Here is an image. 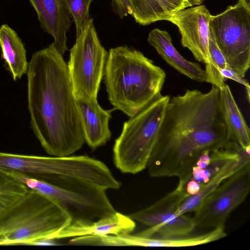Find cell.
Segmentation results:
<instances>
[{"label":"cell","mask_w":250,"mask_h":250,"mask_svg":"<svg viewBox=\"0 0 250 250\" xmlns=\"http://www.w3.org/2000/svg\"></svg>","instance_id":"cell-29"},{"label":"cell","mask_w":250,"mask_h":250,"mask_svg":"<svg viewBox=\"0 0 250 250\" xmlns=\"http://www.w3.org/2000/svg\"><path fill=\"white\" fill-rule=\"evenodd\" d=\"M222 76L226 80L229 79L234 81L245 86V88H250L248 81L244 77L240 76L237 73L232 69H222L221 70Z\"/></svg>","instance_id":"cell-26"},{"label":"cell","mask_w":250,"mask_h":250,"mask_svg":"<svg viewBox=\"0 0 250 250\" xmlns=\"http://www.w3.org/2000/svg\"><path fill=\"white\" fill-rule=\"evenodd\" d=\"M84 135L85 142L95 149L105 145L111 138L109 121L112 110L104 109L97 101L76 99Z\"/></svg>","instance_id":"cell-15"},{"label":"cell","mask_w":250,"mask_h":250,"mask_svg":"<svg viewBox=\"0 0 250 250\" xmlns=\"http://www.w3.org/2000/svg\"><path fill=\"white\" fill-rule=\"evenodd\" d=\"M147 42L170 66L180 73L197 82L208 83L205 70L199 63L186 60L180 54L167 31L153 29L149 33Z\"/></svg>","instance_id":"cell-16"},{"label":"cell","mask_w":250,"mask_h":250,"mask_svg":"<svg viewBox=\"0 0 250 250\" xmlns=\"http://www.w3.org/2000/svg\"><path fill=\"white\" fill-rule=\"evenodd\" d=\"M27 106L30 127L53 156H70L84 142L83 127L67 65L51 43L28 62Z\"/></svg>","instance_id":"cell-2"},{"label":"cell","mask_w":250,"mask_h":250,"mask_svg":"<svg viewBox=\"0 0 250 250\" xmlns=\"http://www.w3.org/2000/svg\"><path fill=\"white\" fill-rule=\"evenodd\" d=\"M250 189V163L220 184L194 211L195 225L202 228H225L230 213L241 204Z\"/></svg>","instance_id":"cell-9"},{"label":"cell","mask_w":250,"mask_h":250,"mask_svg":"<svg viewBox=\"0 0 250 250\" xmlns=\"http://www.w3.org/2000/svg\"><path fill=\"white\" fill-rule=\"evenodd\" d=\"M94 0H63L65 7L76 27V37H78L88 24L91 17L89 7Z\"/></svg>","instance_id":"cell-23"},{"label":"cell","mask_w":250,"mask_h":250,"mask_svg":"<svg viewBox=\"0 0 250 250\" xmlns=\"http://www.w3.org/2000/svg\"><path fill=\"white\" fill-rule=\"evenodd\" d=\"M170 14L193 6L188 0H162Z\"/></svg>","instance_id":"cell-25"},{"label":"cell","mask_w":250,"mask_h":250,"mask_svg":"<svg viewBox=\"0 0 250 250\" xmlns=\"http://www.w3.org/2000/svg\"><path fill=\"white\" fill-rule=\"evenodd\" d=\"M246 148L233 141H229L222 146L204 150L195 161L188 174L179 182L176 188L186 197L196 194L229 162L238 157Z\"/></svg>","instance_id":"cell-12"},{"label":"cell","mask_w":250,"mask_h":250,"mask_svg":"<svg viewBox=\"0 0 250 250\" xmlns=\"http://www.w3.org/2000/svg\"><path fill=\"white\" fill-rule=\"evenodd\" d=\"M249 163L250 147H248L238 157L229 162L198 193L186 197L178 208L177 215L194 212L205 199L225 180Z\"/></svg>","instance_id":"cell-19"},{"label":"cell","mask_w":250,"mask_h":250,"mask_svg":"<svg viewBox=\"0 0 250 250\" xmlns=\"http://www.w3.org/2000/svg\"><path fill=\"white\" fill-rule=\"evenodd\" d=\"M208 53L209 62L205 65V69L207 75L208 83L220 89L226 84V79L222 76L221 70L231 69V68L227 62L224 55L219 48L210 30L208 39Z\"/></svg>","instance_id":"cell-22"},{"label":"cell","mask_w":250,"mask_h":250,"mask_svg":"<svg viewBox=\"0 0 250 250\" xmlns=\"http://www.w3.org/2000/svg\"><path fill=\"white\" fill-rule=\"evenodd\" d=\"M237 2L250 9V0H238Z\"/></svg>","instance_id":"cell-27"},{"label":"cell","mask_w":250,"mask_h":250,"mask_svg":"<svg viewBox=\"0 0 250 250\" xmlns=\"http://www.w3.org/2000/svg\"><path fill=\"white\" fill-rule=\"evenodd\" d=\"M31 191L10 172L0 168V222L21 204Z\"/></svg>","instance_id":"cell-20"},{"label":"cell","mask_w":250,"mask_h":250,"mask_svg":"<svg viewBox=\"0 0 250 250\" xmlns=\"http://www.w3.org/2000/svg\"><path fill=\"white\" fill-rule=\"evenodd\" d=\"M219 89V102L229 140L243 148L250 147V130L238 107L229 86Z\"/></svg>","instance_id":"cell-17"},{"label":"cell","mask_w":250,"mask_h":250,"mask_svg":"<svg viewBox=\"0 0 250 250\" xmlns=\"http://www.w3.org/2000/svg\"><path fill=\"white\" fill-rule=\"evenodd\" d=\"M71 221L64 208L32 190L29 196L0 222V245H32L38 241L54 239Z\"/></svg>","instance_id":"cell-6"},{"label":"cell","mask_w":250,"mask_h":250,"mask_svg":"<svg viewBox=\"0 0 250 250\" xmlns=\"http://www.w3.org/2000/svg\"><path fill=\"white\" fill-rule=\"evenodd\" d=\"M209 30L231 69L244 77L250 67V9L237 2L211 15Z\"/></svg>","instance_id":"cell-8"},{"label":"cell","mask_w":250,"mask_h":250,"mask_svg":"<svg viewBox=\"0 0 250 250\" xmlns=\"http://www.w3.org/2000/svg\"><path fill=\"white\" fill-rule=\"evenodd\" d=\"M170 99L161 94L124 123L113 148L114 164L122 172L134 174L146 168Z\"/></svg>","instance_id":"cell-5"},{"label":"cell","mask_w":250,"mask_h":250,"mask_svg":"<svg viewBox=\"0 0 250 250\" xmlns=\"http://www.w3.org/2000/svg\"><path fill=\"white\" fill-rule=\"evenodd\" d=\"M1 56L13 79L16 81L26 74L28 62L26 51L16 32L8 25L0 27Z\"/></svg>","instance_id":"cell-18"},{"label":"cell","mask_w":250,"mask_h":250,"mask_svg":"<svg viewBox=\"0 0 250 250\" xmlns=\"http://www.w3.org/2000/svg\"><path fill=\"white\" fill-rule=\"evenodd\" d=\"M111 6L114 12L121 19L132 14L131 0H111Z\"/></svg>","instance_id":"cell-24"},{"label":"cell","mask_w":250,"mask_h":250,"mask_svg":"<svg viewBox=\"0 0 250 250\" xmlns=\"http://www.w3.org/2000/svg\"><path fill=\"white\" fill-rule=\"evenodd\" d=\"M219 95V88L212 85L207 93L187 89L170 99L146 167L151 177L182 181L203 151L230 141Z\"/></svg>","instance_id":"cell-1"},{"label":"cell","mask_w":250,"mask_h":250,"mask_svg":"<svg viewBox=\"0 0 250 250\" xmlns=\"http://www.w3.org/2000/svg\"><path fill=\"white\" fill-rule=\"evenodd\" d=\"M37 13L41 28L52 36V44L63 56L68 50L66 34L72 21L63 0H29Z\"/></svg>","instance_id":"cell-13"},{"label":"cell","mask_w":250,"mask_h":250,"mask_svg":"<svg viewBox=\"0 0 250 250\" xmlns=\"http://www.w3.org/2000/svg\"><path fill=\"white\" fill-rule=\"evenodd\" d=\"M10 172L29 189L64 208L72 221H95L116 211L107 195V189L93 183L65 177L44 180Z\"/></svg>","instance_id":"cell-4"},{"label":"cell","mask_w":250,"mask_h":250,"mask_svg":"<svg viewBox=\"0 0 250 250\" xmlns=\"http://www.w3.org/2000/svg\"><path fill=\"white\" fill-rule=\"evenodd\" d=\"M186 197L176 188L151 206L129 216L149 228L137 234L145 237H177L189 235L196 227L192 217L176 212Z\"/></svg>","instance_id":"cell-10"},{"label":"cell","mask_w":250,"mask_h":250,"mask_svg":"<svg viewBox=\"0 0 250 250\" xmlns=\"http://www.w3.org/2000/svg\"><path fill=\"white\" fill-rule=\"evenodd\" d=\"M108 54L100 41L91 18L76 38L67 64L75 99L97 101Z\"/></svg>","instance_id":"cell-7"},{"label":"cell","mask_w":250,"mask_h":250,"mask_svg":"<svg viewBox=\"0 0 250 250\" xmlns=\"http://www.w3.org/2000/svg\"><path fill=\"white\" fill-rule=\"evenodd\" d=\"M188 1L190 4L193 6L200 5L202 3L203 0H188Z\"/></svg>","instance_id":"cell-28"},{"label":"cell","mask_w":250,"mask_h":250,"mask_svg":"<svg viewBox=\"0 0 250 250\" xmlns=\"http://www.w3.org/2000/svg\"><path fill=\"white\" fill-rule=\"evenodd\" d=\"M135 21L142 25L165 21L170 14L162 0H131Z\"/></svg>","instance_id":"cell-21"},{"label":"cell","mask_w":250,"mask_h":250,"mask_svg":"<svg viewBox=\"0 0 250 250\" xmlns=\"http://www.w3.org/2000/svg\"><path fill=\"white\" fill-rule=\"evenodd\" d=\"M104 79L113 109L129 117L160 95L165 72L141 52L127 46L108 52Z\"/></svg>","instance_id":"cell-3"},{"label":"cell","mask_w":250,"mask_h":250,"mask_svg":"<svg viewBox=\"0 0 250 250\" xmlns=\"http://www.w3.org/2000/svg\"><path fill=\"white\" fill-rule=\"evenodd\" d=\"M135 227V221L129 215L116 211L111 214L95 221H71L55 235L54 239L85 235L104 236L131 233Z\"/></svg>","instance_id":"cell-14"},{"label":"cell","mask_w":250,"mask_h":250,"mask_svg":"<svg viewBox=\"0 0 250 250\" xmlns=\"http://www.w3.org/2000/svg\"><path fill=\"white\" fill-rule=\"evenodd\" d=\"M211 15L204 5L189 7L174 12L165 21L175 24L181 35V44L195 59L205 65L209 62L208 39Z\"/></svg>","instance_id":"cell-11"}]
</instances>
